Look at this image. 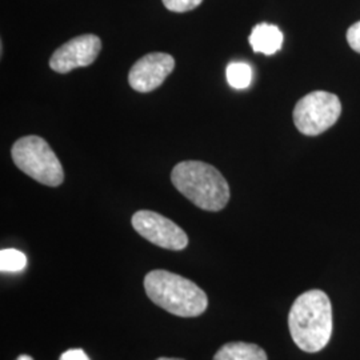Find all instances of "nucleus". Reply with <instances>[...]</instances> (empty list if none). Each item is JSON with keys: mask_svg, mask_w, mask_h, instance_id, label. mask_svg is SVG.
Segmentation results:
<instances>
[{"mask_svg": "<svg viewBox=\"0 0 360 360\" xmlns=\"http://www.w3.org/2000/svg\"><path fill=\"white\" fill-rule=\"evenodd\" d=\"M131 223L135 231L158 247L181 251L188 245L187 233L176 223L154 211H138L134 214Z\"/></svg>", "mask_w": 360, "mask_h": 360, "instance_id": "obj_6", "label": "nucleus"}, {"mask_svg": "<svg viewBox=\"0 0 360 360\" xmlns=\"http://www.w3.org/2000/svg\"><path fill=\"white\" fill-rule=\"evenodd\" d=\"M227 82L235 90H245L252 82V68L243 62L227 65Z\"/></svg>", "mask_w": 360, "mask_h": 360, "instance_id": "obj_11", "label": "nucleus"}, {"mask_svg": "<svg viewBox=\"0 0 360 360\" xmlns=\"http://www.w3.org/2000/svg\"><path fill=\"white\" fill-rule=\"evenodd\" d=\"M27 266V257L13 248L0 251V270L1 272H20Z\"/></svg>", "mask_w": 360, "mask_h": 360, "instance_id": "obj_12", "label": "nucleus"}, {"mask_svg": "<svg viewBox=\"0 0 360 360\" xmlns=\"http://www.w3.org/2000/svg\"><path fill=\"white\" fill-rule=\"evenodd\" d=\"M16 360H34L30 355H20V356H18V359Z\"/></svg>", "mask_w": 360, "mask_h": 360, "instance_id": "obj_16", "label": "nucleus"}, {"mask_svg": "<svg viewBox=\"0 0 360 360\" xmlns=\"http://www.w3.org/2000/svg\"><path fill=\"white\" fill-rule=\"evenodd\" d=\"M175 68V59L165 52H153L141 58L129 70L131 89L138 92H151L163 84Z\"/></svg>", "mask_w": 360, "mask_h": 360, "instance_id": "obj_8", "label": "nucleus"}, {"mask_svg": "<svg viewBox=\"0 0 360 360\" xmlns=\"http://www.w3.org/2000/svg\"><path fill=\"white\" fill-rule=\"evenodd\" d=\"M59 360H91L89 355L82 348H72L67 349L60 355Z\"/></svg>", "mask_w": 360, "mask_h": 360, "instance_id": "obj_15", "label": "nucleus"}, {"mask_svg": "<svg viewBox=\"0 0 360 360\" xmlns=\"http://www.w3.org/2000/svg\"><path fill=\"white\" fill-rule=\"evenodd\" d=\"M347 41L354 51L360 53V22L348 28Z\"/></svg>", "mask_w": 360, "mask_h": 360, "instance_id": "obj_14", "label": "nucleus"}, {"mask_svg": "<svg viewBox=\"0 0 360 360\" xmlns=\"http://www.w3.org/2000/svg\"><path fill=\"white\" fill-rule=\"evenodd\" d=\"M156 360H183V359H176V358H159V359Z\"/></svg>", "mask_w": 360, "mask_h": 360, "instance_id": "obj_17", "label": "nucleus"}, {"mask_svg": "<svg viewBox=\"0 0 360 360\" xmlns=\"http://www.w3.org/2000/svg\"><path fill=\"white\" fill-rule=\"evenodd\" d=\"M212 360H269L266 351L254 343L230 342L219 348Z\"/></svg>", "mask_w": 360, "mask_h": 360, "instance_id": "obj_10", "label": "nucleus"}, {"mask_svg": "<svg viewBox=\"0 0 360 360\" xmlns=\"http://www.w3.org/2000/svg\"><path fill=\"white\" fill-rule=\"evenodd\" d=\"M203 0H163L166 8L172 13H187L200 6Z\"/></svg>", "mask_w": 360, "mask_h": 360, "instance_id": "obj_13", "label": "nucleus"}, {"mask_svg": "<svg viewBox=\"0 0 360 360\" xmlns=\"http://www.w3.org/2000/svg\"><path fill=\"white\" fill-rule=\"evenodd\" d=\"M11 156L16 167L44 186L58 187L65 180V171L58 156L40 136L30 135L16 141Z\"/></svg>", "mask_w": 360, "mask_h": 360, "instance_id": "obj_4", "label": "nucleus"}, {"mask_svg": "<svg viewBox=\"0 0 360 360\" xmlns=\"http://www.w3.org/2000/svg\"><path fill=\"white\" fill-rule=\"evenodd\" d=\"M288 330L302 351H322L333 335V304L327 294L322 290H309L297 296L288 314Z\"/></svg>", "mask_w": 360, "mask_h": 360, "instance_id": "obj_1", "label": "nucleus"}, {"mask_svg": "<svg viewBox=\"0 0 360 360\" xmlns=\"http://www.w3.org/2000/svg\"><path fill=\"white\" fill-rule=\"evenodd\" d=\"M144 290L156 306L180 318L199 316L208 307L206 292L198 284L169 271L148 272Z\"/></svg>", "mask_w": 360, "mask_h": 360, "instance_id": "obj_3", "label": "nucleus"}, {"mask_svg": "<svg viewBox=\"0 0 360 360\" xmlns=\"http://www.w3.org/2000/svg\"><path fill=\"white\" fill-rule=\"evenodd\" d=\"M102 50V40L96 35H80L71 39L52 53L50 67L55 72L67 74L79 67L91 65Z\"/></svg>", "mask_w": 360, "mask_h": 360, "instance_id": "obj_7", "label": "nucleus"}, {"mask_svg": "<svg viewBox=\"0 0 360 360\" xmlns=\"http://www.w3.org/2000/svg\"><path fill=\"white\" fill-rule=\"evenodd\" d=\"M175 188L205 211L218 212L230 200V186L217 168L198 160L176 165L171 172Z\"/></svg>", "mask_w": 360, "mask_h": 360, "instance_id": "obj_2", "label": "nucleus"}, {"mask_svg": "<svg viewBox=\"0 0 360 360\" xmlns=\"http://www.w3.org/2000/svg\"><path fill=\"white\" fill-rule=\"evenodd\" d=\"M283 32L274 25L260 23L254 27L250 35V44L255 52L264 55H274L283 44Z\"/></svg>", "mask_w": 360, "mask_h": 360, "instance_id": "obj_9", "label": "nucleus"}, {"mask_svg": "<svg viewBox=\"0 0 360 360\" xmlns=\"http://www.w3.org/2000/svg\"><path fill=\"white\" fill-rule=\"evenodd\" d=\"M342 112L339 98L327 91H312L302 98L294 108L296 129L307 136L321 135L333 127Z\"/></svg>", "mask_w": 360, "mask_h": 360, "instance_id": "obj_5", "label": "nucleus"}]
</instances>
